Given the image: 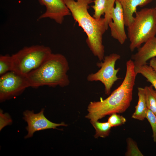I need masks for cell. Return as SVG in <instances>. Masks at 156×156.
Here are the masks:
<instances>
[{
	"mask_svg": "<svg viewBox=\"0 0 156 156\" xmlns=\"http://www.w3.org/2000/svg\"><path fill=\"white\" fill-rule=\"evenodd\" d=\"M125 77L121 84L107 98L91 102L88 107V112L85 117L90 122L98 121L107 115L125 112L132 99L133 91L137 74L131 59L126 63Z\"/></svg>",
	"mask_w": 156,
	"mask_h": 156,
	"instance_id": "1",
	"label": "cell"
},
{
	"mask_svg": "<svg viewBox=\"0 0 156 156\" xmlns=\"http://www.w3.org/2000/svg\"><path fill=\"white\" fill-rule=\"evenodd\" d=\"M75 22L87 36L86 43L93 55L102 61L104 57L103 36L109 26L104 18L96 19L88 12L93 0H64Z\"/></svg>",
	"mask_w": 156,
	"mask_h": 156,
	"instance_id": "2",
	"label": "cell"
},
{
	"mask_svg": "<svg viewBox=\"0 0 156 156\" xmlns=\"http://www.w3.org/2000/svg\"><path fill=\"white\" fill-rule=\"evenodd\" d=\"M69 68L66 58L60 53H52L38 68L26 76L29 87L47 86L63 87L69 85L67 72Z\"/></svg>",
	"mask_w": 156,
	"mask_h": 156,
	"instance_id": "3",
	"label": "cell"
},
{
	"mask_svg": "<svg viewBox=\"0 0 156 156\" xmlns=\"http://www.w3.org/2000/svg\"><path fill=\"white\" fill-rule=\"evenodd\" d=\"M129 49L133 51L156 35V9L145 8L137 11L127 27Z\"/></svg>",
	"mask_w": 156,
	"mask_h": 156,
	"instance_id": "4",
	"label": "cell"
},
{
	"mask_svg": "<svg viewBox=\"0 0 156 156\" xmlns=\"http://www.w3.org/2000/svg\"><path fill=\"white\" fill-rule=\"evenodd\" d=\"M52 53L50 47L43 45L25 47L12 55V71L26 76L39 67Z\"/></svg>",
	"mask_w": 156,
	"mask_h": 156,
	"instance_id": "5",
	"label": "cell"
},
{
	"mask_svg": "<svg viewBox=\"0 0 156 156\" xmlns=\"http://www.w3.org/2000/svg\"><path fill=\"white\" fill-rule=\"evenodd\" d=\"M120 58V56L115 53L105 56L103 62L100 61L97 64L100 69L95 73L89 74L87 78V80L101 82L105 86V94L109 95L114 83L120 79L117 75L120 68H115L116 61Z\"/></svg>",
	"mask_w": 156,
	"mask_h": 156,
	"instance_id": "6",
	"label": "cell"
},
{
	"mask_svg": "<svg viewBox=\"0 0 156 156\" xmlns=\"http://www.w3.org/2000/svg\"><path fill=\"white\" fill-rule=\"evenodd\" d=\"M29 87L26 76L13 71H9L0 77V100L1 102L21 94Z\"/></svg>",
	"mask_w": 156,
	"mask_h": 156,
	"instance_id": "7",
	"label": "cell"
},
{
	"mask_svg": "<svg viewBox=\"0 0 156 156\" xmlns=\"http://www.w3.org/2000/svg\"><path fill=\"white\" fill-rule=\"evenodd\" d=\"M44 109H42L37 113H35L33 111L26 110L23 113V118L27 122L26 130L28 132L25 138L32 137L34 133L38 131L48 129H57L60 126H67L64 122L56 123L48 120L44 115Z\"/></svg>",
	"mask_w": 156,
	"mask_h": 156,
	"instance_id": "8",
	"label": "cell"
},
{
	"mask_svg": "<svg viewBox=\"0 0 156 156\" xmlns=\"http://www.w3.org/2000/svg\"><path fill=\"white\" fill-rule=\"evenodd\" d=\"M38 0L46 8L45 12L39 17L38 20L48 18L61 24L65 16L71 14L64 0Z\"/></svg>",
	"mask_w": 156,
	"mask_h": 156,
	"instance_id": "9",
	"label": "cell"
},
{
	"mask_svg": "<svg viewBox=\"0 0 156 156\" xmlns=\"http://www.w3.org/2000/svg\"><path fill=\"white\" fill-rule=\"evenodd\" d=\"M115 3V7L112 15V21L109 23V27L110 28L111 36L122 44L127 38L125 29L123 11L121 4L118 1L116 0Z\"/></svg>",
	"mask_w": 156,
	"mask_h": 156,
	"instance_id": "10",
	"label": "cell"
},
{
	"mask_svg": "<svg viewBox=\"0 0 156 156\" xmlns=\"http://www.w3.org/2000/svg\"><path fill=\"white\" fill-rule=\"evenodd\" d=\"M138 49L137 52L131 56L135 67L147 64L148 60L156 57V36L148 40Z\"/></svg>",
	"mask_w": 156,
	"mask_h": 156,
	"instance_id": "11",
	"label": "cell"
},
{
	"mask_svg": "<svg viewBox=\"0 0 156 156\" xmlns=\"http://www.w3.org/2000/svg\"><path fill=\"white\" fill-rule=\"evenodd\" d=\"M121 4L123 11L125 25L128 27L132 23L133 15L137 12L138 6L143 7L153 0H117Z\"/></svg>",
	"mask_w": 156,
	"mask_h": 156,
	"instance_id": "12",
	"label": "cell"
},
{
	"mask_svg": "<svg viewBox=\"0 0 156 156\" xmlns=\"http://www.w3.org/2000/svg\"><path fill=\"white\" fill-rule=\"evenodd\" d=\"M116 0H94V5L91 7L94 10L93 17L96 19L101 18L102 15L107 25L112 21V15Z\"/></svg>",
	"mask_w": 156,
	"mask_h": 156,
	"instance_id": "13",
	"label": "cell"
},
{
	"mask_svg": "<svg viewBox=\"0 0 156 156\" xmlns=\"http://www.w3.org/2000/svg\"><path fill=\"white\" fill-rule=\"evenodd\" d=\"M138 101L137 105L135 107V112L133 114L132 118L140 120H143L145 118L147 107L145 99L144 88L138 87Z\"/></svg>",
	"mask_w": 156,
	"mask_h": 156,
	"instance_id": "14",
	"label": "cell"
},
{
	"mask_svg": "<svg viewBox=\"0 0 156 156\" xmlns=\"http://www.w3.org/2000/svg\"><path fill=\"white\" fill-rule=\"evenodd\" d=\"M136 74H141L150 82L156 91V72L149 65L146 64L135 67Z\"/></svg>",
	"mask_w": 156,
	"mask_h": 156,
	"instance_id": "15",
	"label": "cell"
},
{
	"mask_svg": "<svg viewBox=\"0 0 156 156\" xmlns=\"http://www.w3.org/2000/svg\"><path fill=\"white\" fill-rule=\"evenodd\" d=\"M144 88L147 108L156 115V91L151 85Z\"/></svg>",
	"mask_w": 156,
	"mask_h": 156,
	"instance_id": "16",
	"label": "cell"
},
{
	"mask_svg": "<svg viewBox=\"0 0 156 156\" xmlns=\"http://www.w3.org/2000/svg\"><path fill=\"white\" fill-rule=\"evenodd\" d=\"M90 122L96 131L94 135L95 138H104L109 135L112 127L107 122H100L96 121Z\"/></svg>",
	"mask_w": 156,
	"mask_h": 156,
	"instance_id": "17",
	"label": "cell"
},
{
	"mask_svg": "<svg viewBox=\"0 0 156 156\" xmlns=\"http://www.w3.org/2000/svg\"><path fill=\"white\" fill-rule=\"evenodd\" d=\"M12 59L9 55H1L0 56V76L6 73L12 71Z\"/></svg>",
	"mask_w": 156,
	"mask_h": 156,
	"instance_id": "18",
	"label": "cell"
},
{
	"mask_svg": "<svg viewBox=\"0 0 156 156\" xmlns=\"http://www.w3.org/2000/svg\"><path fill=\"white\" fill-rule=\"evenodd\" d=\"M127 150L125 153L126 156H143L138 149L137 144L131 138L127 139Z\"/></svg>",
	"mask_w": 156,
	"mask_h": 156,
	"instance_id": "19",
	"label": "cell"
},
{
	"mask_svg": "<svg viewBox=\"0 0 156 156\" xmlns=\"http://www.w3.org/2000/svg\"><path fill=\"white\" fill-rule=\"evenodd\" d=\"M126 121V119L125 117L117 113H114L111 114L107 121V122L112 127L123 125Z\"/></svg>",
	"mask_w": 156,
	"mask_h": 156,
	"instance_id": "20",
	"label": "cell"
},
{
	"mask_svg": "<svg viewBox=\"0 0 156 156\" xmlns=\"http://www.w3.org/2000/svg\"><path fill=\"white\" fill-rule=\"evenodd\" d=\"M145 118L149 122L152 129V137L155 142H156V115L151 110L147 109Z\"/></svg>",
	"mask_w": 156,
	"mask_h": 156,
	"instance_id": "21",
	"label": "cell"
},
{
	"mask_svg": "<svg viewBox=\"0 0 156 156\" xmlns=\"http://www.w3.org/2000/svg\"><path fill=\"white\" fill-rule=\"evenodd\" d=\"M0 130L1 131L5 126L10 125L12 122L10 115L7 113H3L2 110L0 111Z\"/></svg>",
	"mask_w": 156,
	"mask_h": 156,
	"instance_id": "22",
	"label": "cell"
},
{
	"mask_svg": "<svg viewBox=\"0 0 156 156\" xmlns=\"http://www.w3.org/2000/svg\"><path fill=\"white\" fill-rule=\"evenodd\" d=\"M149 65L156 72V58L153 57L150 61Z\"/></svg>",
	"mask_w": 156,
	"mask_h": 156,
	"instance_id": "23",
	"label": "cell"
},
{
	"mask_svg": "<svg viewBox=\"0 0 156 156\" xmlns=\"http://www.w3.org/2000/svg\"><path fill=\"white\" fill-rule=\"evenodd\" d=\"M155 8L156 9V6Z\"/></svg>",
	"mask_w": 156,
	"mask_h": 156,
	"instance_id": "24",
	"label": "cell"
}]
</instances>
